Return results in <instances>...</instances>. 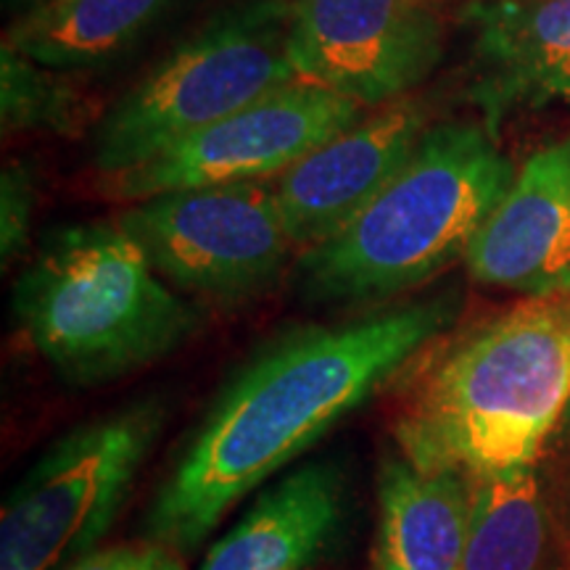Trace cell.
Wrapping results in <instances>:
<instances>
[{"instance_id": "cell-1", "label": "cell", "mask_w": 570, "mask_h": 570, "mask_svg": "<svg viewBox=\"0 0 570 570\" xmlns=\"http://www.w3.org/2000/svg\"><path fill=\"white\" fill-rule=\"evenodd\" d=\"M441 294L338 325H309L262 348L219 394L156 491L148 537L194 552L227 510L331 428L402 377L458 317Z\"/></svg>"}, {"instance_id": "cell-2", "label": "cell", "mask_w": 570, "mask_h": 570, "mask_svg": "<svg viewBox=\"0 0 570 570\" xmlns=\"http://www.w3.org/2000/svg\"><path fill=\"white\" fill-rule=\"evenodd\" d=\"M570 402V288L525 296L420 370L394 420L399 454L481 479L537 465Z\"/></svg>"}, {"instance_id": "cell-3", "label": "cell", "mask_w": 570, "mask_h": 570, "mask_svg": "<svg viewBox=\"0 0 570 570\" xmlns=\"http://www.w3.org/2000/svg\"><path fill=\"white\" fill-rule=\"evenodd\" d=\"M515 177L489 127L431 125L360 217L296 256L298 294L312 304H367L420 288L468 259Z\"/></svg>"}, {"instance_id": "cell-4", "label": "cell", "mask_w": 570, "mask_h": 570, "mask_svg": "<svg viewBox=\"0 0 570 570\" xmlns=\"http://www.w3.org/2000/svg\"><path fill=\"white\" fill-rule=\"evenodd\" d=\"M13 315L69 386L138 373L194 338L202 312L177 296L119 223L56 227L13 285Z\"/></svg>"}, {"instance_id": "cell-5", "label": "cell", "mask_w": 570, "mask_h": 570, "mask_svg": "<svg viewBox=\"0 0 570 570\" xmlns=\"http://www.w3.org/2000/svg\"><path fill=\"white\" fill-rule=\"evenodd\" d=\"M288 0H235L167 53L92 125L104 177L142 167L204 127L296 82Z\"/></svg>"}, {"instance_id": "cell-6", "label": "cell", "mask_w": 570, "mask_h": 570, "mask_svg": "<svg viewBox=\"0 0 570 570\" xmlns=\"http://www.w3.org/2000/svg\"><path fill=\"white\" fill-rule=\"evenodd\" d=\"M164 428L156 399L90 420L48 449L0 515V570H69L96 552Z\"/></svg>"}, {"instance_id": "cell-7", "label": "cell", "mask_w": 570, "mask_h": 570, "mask_svg": "<svg viewBox=\"0 0 570 570\" xmlns=\"http://www.w3.org/2000/svg\"><path fill=\"white\" fill-rule=\"evenodd\" d=\"M175 291L212 304L265 294L296 254L275 185L265 180L169 190L117 217Z\"/></svg>"}, {"instance_id": "cell-8", "label": "cell", "mask_w": 570, "mask_h": 570, "mask_svg": "<svg viewBox=\"0 0 570 570\" xmlns=\"http://www.w3.org/2000/svg\"><path fill=\"white\" fill-rule=\"evenodd\" d=\"M356 122L360 104L296 80L188 135L142 167L104 177L98 188L114 202L135 204L169 190L267 180Z\"/></svg>"}, {"instance_id": "cell-9", "label": "cell", "mask_w": 570, "mask_h": 570, "mask_svg": "<svg viewBox=\"0 0 570 570\" xmlns=\"http://www.w3.org/2000/svg\"><path fill=\"white\" fill-rule=\"evenodd\" d=\"M291 61L302 82L348 101L389 106L423 85L444 56L431 0H288Z\"/></svg>"}, {"instance_id": "cell-10", "label": "cell", "mask_w": 570, "mask_h": 570, "mask_svg": "<svg viewBox=\"0 0 570 570\" xmlns=\"http://www.w3.org/2000/svg\"><path fill=\"white\" fill-rule=\"evenodd\" d=\"M428 127V104L402 98L277 175L275 194L296 252L323 244L360 217L407 167Z\"/></svg>"}, {"instance_id": "cell-11", "label": "cell", "mask_w": 570, "mask_h": 570, "mask_svg": "<svg viewBox=\"0 0 570 570\" xmlns=\"http://www.w3.org/2000/svg\"><path fill=\"white\" fill-rule=\"evenodd\" d=\"M465 262L483 285L529 296L570 288V135L523 164Z\"/></svg>"}, {"instance_id": "cell-12", "label": "cell", "mask_w": 570, "mask_h": 570, "mask_svg": "<svg viewBox=\"0 0 570 570\" xmlns=\"http://www.w3.org/2000/svg\"><path fill=\"white\" fill-rule=\"evenodd\" d=\"M475 24L473 98L497 135L504 117L570 106V0H491L468 9Z\"/></svg>"}, {"instance_id": "cell-13", "label": "cell", "mask_w": 570, "mask_h": 570, "mask_svg": "<svg viewBox=\"0 0 570 570\" xmlns=\"http://www.w3.org/2000/svg\"><path fill=\"white\" fill-rule=\"evenodd\" d=\"M473 479L460 470L425 473L389 458L377 479L375 570H460Z\"/></svg>"}, {"instance_id": "cell-14", "label": "cell", "mask_w": 570, "mask_h": 570, "mask_svg": "<svg viewBox=\"0 0 570 570\" xmlns=\"http://www.w3.org/2000/svg\"><path fill=\"white\" fill-rule=\"evenodd\" d=\"M341 502L344 483L336 468H298L212 547L202 570H304L338 525Z\"/></svg>"}, {"instance_id": "cell-15", "label": "cell", "mask_w": 570, "mask_h": 570, "mask_svg": "<svg viewBox=\"0 0 570 570\" xmlns=\"http://www.w3.org/2000/svg\"><path fill=\"white\" fill-rule=\"evenodd\" d=\"M175 0H42L13 21L3 42L40 67H104L135 46Z\"/></svg>"}, {"instance_id": "cell-16", "label": "cell", "mask_w": 570, "mask_h": 570, "mask_svg": "<svg viewBox=\"0 0 570 570\" xmlns=\"http://www.w3.org/2000/svg\"><path fill=\"white\" fill-rule=\"evenodd\" d=\"M460 570H552L550 512L537 465L473 479Z\"/></svg>"}, {"instance_id": "cell-17", "label": "cell", "mask_w": 570, "mask_h": 570, "mask_svg": "<svg viewBox=\"0 0 570 570\" xmlns=\"http://www.w3.org/2000/svg\"><path fill=\"white\" fill-rule=\"evenodd\" d=\"M88 119V101L59 71L40 67L6 42L0 46V122L6 135H80Z\"/></svg>"}, {"instance_id": "cell-18", "label": "cell", "mask_w": 570, "mask_h": 570, "mask_svg": "<svg viewBox=\"0 0 570 570\" xmlns=\"http://www.w3.org/2000/svg\"><path fill=\"white\" fill-rule=\"evenodd\" d=\"M35 204H38V169L32 161L6 164L0 175V262L9 269L30 246Z\"/></svg>"}, {"instance_id": "cell-19", "label": "cell", "mask_w": 570, "mask_h": 570, "mask_svg": "<svg viewBox=\"0 0 570 570\" xmlns=\"http://www.w3.org/2000/svg\"><path fill=\"white\" fill-rule=\"evenodd\" d=\"M69 570H185L180 554L164 544H122L92 552Z\"/></svg>"}, {"instance_id": "cell-20", "label": "cell", "mask_w": 570, "mask_h": 570, "mask_svg": "<svg viewBox=\"0 0 570 570\" xmlns=\"http://www.w3.org/2000/svg\"><path fill=\"white\" fill-rule=\"evenodd\" d=\"M552 570H568V568H552Z\"/></svg>"}]
</instances>
